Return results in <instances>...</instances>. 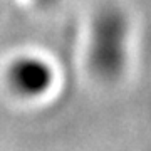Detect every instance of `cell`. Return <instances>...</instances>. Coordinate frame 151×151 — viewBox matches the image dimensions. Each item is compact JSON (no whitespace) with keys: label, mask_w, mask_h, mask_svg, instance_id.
Returning <instances> with one entry per match:
<instances>
[{"label":"cell","mask_w":151,"mask_h":151,"mask_svg":"<svg viewBox=\"0 0 151 151\" xmlns=\"http://www.w3.org/2000/svg\"><path fill=\"white\" fill-rule=\"evenodd\" d=\"M59 64L42 50H15L0 65V84L14 103L42 106L60 91Z\"/></svg>","instance_id":"cell-1"},{"label":"cell","mask_w":151,"mask_h":151,"mask_svg":"<svg viewBox=\"0 0 151 151\" xmlns=\"http://www.w3.org/2000/svg\"><path fill=\"white\" fill-rule=\"evenodd\" d=\"M89 69L103 79H114L128 60L129 30L124 17L116 10H103L91 24L87 35Z\"/></svg>","instance_id":"cell-2"}]
</instances>
